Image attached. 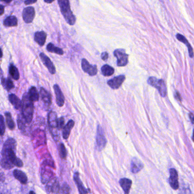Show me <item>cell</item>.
I'll list each match as a JSON object with an SVG mask.
<instances>
[{"label":"cell","instance_id":"1","mask_svg":"<svg viewBox=\"0 0 194 194\" xmlns=\"http://www.w3.org/2000/svg\"><path fill=\"white\" fill-rule=\"evenodd\" d=\"M16 146L15 140L12 138H9L4 143L1 158V165L3 169L9 170L12 169L14 166L18 167L24 166L22 161L17 158L15 154Z\"/></svg>","mask_w":194,"mask_h":194},{"label":"cell","instance_id":"2","mask_svg":"<svg viewBox=\"0 0 194 194\" xmlns=\"http://www.w3.org/2000/svg\"><path fill=\"white\" fill-rule=\"evenodd\" d=\"M22 115L24 116L27 124L32 121L34 114L33 101L31 100L29 94L25 93L22 100Z\"/></svg>","mask_w":194,"mask_h":194},{"label":"cell","instance_id":"3","mask_svg":"<svg viewBox=\"0 0 194 194\" xmlns=\"http://www.w3.org/2000/svg\"><path fill=\"white\" fill-rule=\"evenodd\" d=\"M61 12L67 24L73 25L76 22V17L71 10L69 0H58Z\"/></svg>","mask_w":194,"mask_h":194},{"label":"cell","instance_id":"4","mask_svg":"<svg viewBox=\"0 0 194 194\" xmlns=\"http://www.w3.org/2000/svg\"><path fill=\"white\" fill-rule=\"evenodd\" d=\"M48 124L50 128V132L54 140L57 141V138H58V118L57 115L54 112H50L48 114Z\"/></svg>","mask_w":194,"mask_h":194},{"label":"cell","instance_id":"5","mask_svg":"<svg viewBox=\"0 0 194 194\" xmlns=\"http://www.w3.org/2000/svg\"><path fill=\"white\" fill-rule=\"evenodd\" d=\"M148 83L150 85L157 88L162 97L166 96L167 93V88L165 83L163 80H158L154 77H150L148 80Z\"/></svg>","mask_w":194,"mask_h":194},{"label":"cell","instance_id":"6","mask_svg":"<svg viewBox=\"0 0 194 194\" xmlns=\"http://www.w3.org/2000/svg\"><path fill=\"white\" fill-rule=\"evenodd\" d=\"M113 54L117 58V64L118 67H124L128 63V55L126 54L124 49H117L113 52Z\"/></svg>","mask_w":194,"mask_h":194},{"label":"cell","instance_id":"7","mask_svg":"<svg viewBox=\"0 0 194 194\" xmlns=\"http://www.w3.org/2000/svg\"><path fill=\"white\" fill-rule=\"evenodd\" d=\"M97 148L99 151L102 150L106 146V140L103 128L100 125L97 126L96 135Z\"/></svg>","mask_w":194,"mask_h":194},{"label":"cell","instance_id":"8","mask_svg":"<svg viewBox=\"0 0 194 194\" xmlns=\"http://www.w3.org/2000/svg\"><path fill=\"white\" fill-rule=\"evenodd\" d=\"M35 16V9L32 6L25 8L22 12V17L25 23L30 24L33 21Z\"/></svg>","mask_w":194,"mask_h":194},{"label":"cell","instance_id":"9","mask_svg":"<svg viewBox=\"0 0 194 194\" xmlns=\"http://www.w3.org/2000/svg\"><path fill=\"white\" fill-rule=\"evenodd\" d=\"M82 68L83 71L84 73H87L89 76H94L97 74L96 65H91L88 61L85 59H83L82 60Z\"/></svg>","mask_w":194,"mask_h":194},{"label":"cell","instance_id":"10","mask_svg":"<svg viewBox=\"0 0 194 194\" xmlns=\"http://www.w3.org/2000/svg\"><path fill=\"white\" fill-rule=\"evenodd\" d=\"M40 57L41 61H42L43 63L47 67L50 73L52 75L55 74L56 73V69L51 59L43 52L40 53Z\"/></svg>","mask_w":194,"mask_h":194},{"label":"cell","instance_id":"11","mask_svg":"<svg viewBox=\"0 0 194 194\" xmlns=\"http://www.w3.org/2000/svg\"><path fill=\"white\" fill-rule=\"evenodd\" d=\"M125 79V76L124 75H119L116 76L113 79H110L107 82V84L110 88H112L113 89H118L120 87L123 82H124Z\"/></svg>","mask_w":194,"mask_h":194},{"label":"cell","instance_id":"12","mask_svg":"<svg viewBox=\"0 0 194 194\" xmlns=\"http://www.w3.org/2000/svg\"><path fill=\"white\" fill-rule=\"evenodd\" d=\"M54 89L56 95V101L57 105L60 107L63 106L65 99L62 91H61V88L58 84H55L54 85Z\"/></svg>","mask_w":194,"mask_h":194},{"label":"cell","instance_id":"13","mask_svg":"<svg viewBox=\"0 0 194 194\" xmlns=\"http://www.w3.org/2000/svg\"><path fill=\"white\" fill-rule=\"evenodd\" d=\"M170 179L169 182L171 187L174 190H177L179 188V182H178V175L176 170L171 169L170 170Z\"/></svg>","mask_w":194,"mask_h":194},{"label":"cell","instance_id":"14","mask_svg":"<svg viewBox=\"0 0 194 194\" xmlns=\"http://www.w3.org/2000/svg\"><path fill=\"white\" fill-rule=\"evenodd\" d=\"M50 181L47 182V185L46 186V189L48 193H60V186L57 181L55 180L53 182Z\"/></svg>","mask_w":194,"mask_h":194},{"label":"cell","instance_id":"15","mask_svg":"<svg viewBox=\"0 0 194 194\" xmlns=\"http://www.w3.org/2000/svg\"><path fill=\"white\" fill-rule=\"evenodd\" d=\"M73 180L76 183V186L78 188L79 192L80 194H87L88 193V191L86 190V188L84 187L83 185V183L82 182L81 179L79 177V173L78 172H76L73 175Z\"/></svg>","mask_w":194,"mask_h":194},{"label":"cell","instance_id":"16","mask_svg":"<svg viewBox=\"0 0 194 194\" xmlns=\"http://www.w3.org/2000/svg\"><path fill=\"white\" fill-rule=\"evenodd\" d=\"M13 174L15 179H17L23 185L27 184L28 179H27L26 175L23 171H22L21 170L15 169L13 171Z\"/></svg>","mask_w":194,"mask_h":194},{"label":"cell","instance_id":"17","mask_svg":"<svg viewBox=\"0 0 194 194\" xmlns=\"http://www.w3.org/2000/svg\"><path fill=\"white\" fill-rule=\"evenodd\" d=\"M40 93L42 100L44 102L46 106H50L51 104V96L50 94L43 87L40 88Z\"/></svg>","mask_w":194,"mask_h":194},{"label":"cell","instance_id":"18","mask_svg":"<svg viewBox=\"0 0 194 194\" xmlns=\"http://www.w3.org/2000/svg\"><path fill=\"white\" fill-rule=\"evenodd\" d=\"M47 38V34L45 31H37L34 35V40L39 45L43 46L45 45Z\"/></svg>","mask_w":194,"mask_h":194},{"label":"cell","instance_id":"19","mask_svg":"<svg viewBox=\"0 0 194 194\" xmlns=\"http://www.w3.org/2000/svg\"><path fill=\"white\" fill-rule=\"evenodd\" d=\"M143 167V164L137 158H133L131 162V171L133 173H138Z\"/></svg>","mask_w":194,"mask_h":194},{"label":"cell","instance_id":"20","mask_svg":"<svg viewBox=\"0 0 194 194\" xmlns=\"http://www.w3.org/2000/svg\"><path fill=\"white\" fill-rule=\"evenodd\" d=\"M75 125V122L73 120H70L69 121L67 122L66 126H64L62 132L63 137L65 140H67L70 136L71 131L72 130Z\"/></svg>","mask_w":194,"mask_h":194},{"label":"cell","instance_id":"21","mask_svg":"<svg viewBox=\"0 0 194 194\" xmlns=\"http://www.w3.org/2000/svg\"><path fill=\"white\" fill-rule=\"evenodd\" d=\"M8 98H9V101L12 104L15 109H21L22 103L21 100L19 99V97H17L15 94H9Z\"/></svg>","mask_w":194,"mask_h":194},{"label":"cell","instance_id":"22","mask_svg":"<svg viewBox=\"0 0 194 194\" xmlns=\"http://www.w3.org/2000/svg\"><path fill=\"white\" fill-rule=\"evenodd\" d=\"M3 25L5 27H16L18 25L17 18L13 15L9 16L4 19Z\"/></svg>","mask_w":194,"mask_h":194},{"label":"cell","instance_id":"23","mask_svg":"<svg viewBox=\"0 0 194 194\" xmlns=\"http://www.w3.org/2000/svg\"><path fill=\"white\" fill-rule=\"evenodd\" d=\"M132 182L131 179L127 178H122L120 181V185L125 194H128L131 188Z\"/></svg>","mask_w":194,"mask_h":194},{"label":"cell","instance_id":"24","mask_svg":"<svg viewBox=\"0 0 194 194\" xmlns=\"http://www.w3.org/2000/svg\"><path fill=\"white\" fill-rule=\"evenodd\" d=\"M176 38L178 39V40H179V41L185 43L186 45L187 46V48L188 50V54L189 55L191 58H193L194 57V51H193V49L191 47V45L190 44V43L188 42V40H187V39L186 38L185 36L183 35H182L180 34H178L176 35Z\"/></svg>","mask_w":194,"mask_h":194},{"label":"cell","instance_id":"25","mask_svg":"<svg viewBox=\"0 0 194 194\" xmlns=\"http://www.w3.org/2000/svg\"><path fill=\"white\" fill-rule=\"evenodd\" d=\"M28 94L31 100L33 102H36L39 100L40 94L35 87H31L30 88Z\"/></svg>","mask_w":194,"mask_h":194},{"label":"cell","instance_id":"26","mask_svg":"<svg viewBox=\"0 0 194 194\" xmlns=\"http://www.w3.org/2000/svg\"><path fill=\"white\" fill-rule=\"evenodd\" d=\"M46 49L48 51L52 52V53H54V54L60 55L64 54L63 50L62 49L55 46L51 43H50L47 45Z\"/></svg>","mask_w":194,"mask_h":194},{"label":"cell","instance_id":"27","mask_svg":"<svg viewBox=\"0 0 194 194\" xmlns=\"http://www.w3.org/2000/svg\"><path fill=\"white\" fill-rule=\"evenodd\" d=\"M1 84L3 85V88L6 89L7 91H10L13 88H14V85L13 83L12 80L10 78L5 79L1 76Z\"/></svg>","mask_w":194,"mask_h":194},{"label":"cell","instance_id":"28","mask_svg":"<svg viewBox=\"0 0 194 194\" xmlns=\"http://www.w3.org/2000/svg\"><path fill=\"white\" fill-rule=\"evenodd\" d=\"M101 70L102 74L105 76H112L115 73V69L108 64L104 65L103 66L101 67Z\"/></svg>","mask_w":194,"mask_h":194},{"label":"cell","instance_id":"29","mask_svg":"<svg viewBox=\"0 0 194 194\" xmlns=\"http://www.w3.org/2000/svg\"><path fill=\"white\" fill-rule=\"evenodd\" d=\"M9 73L10 76H12L13 79H14L15 80H18L19 79V73L18 71L17 68L14 66L13 64H11L9 66Z\"/></svg>","mask_w":194,"mask_h":194},{"label":"cell","instance_id":"30","mask_svg":"<svg viewBox=\"0 0 194 194\" xmlns=\"http://www.w3.org/2000/svg\"><path fill=\"white\" fill-rule=\"evenodd\" d=\"M5 116L8 127H9V129L10 130H14L15 129V124L13 120L11 113L10 112H6L5 113Z\"/></svg>","mask_w":194,"mask_h":194},{"label":"cell","instance_id":"31","mask_svg":"<svg viewBox=\"0 0 194 194\" xmlns=\"http://www.w3.org/2000/svg\"><path fill=\"white\" fill-rule=\"evenodd\" d=\"M17 123H18L19 129L22 131H24L26 129V124L27 123L22 115H19L18 116Z\"/></svg>","mask_w":194,"mask_h":194},{"label":"cell","instance_id":"32","mask_svg":"<svg viewBox=\"0 0 194 194\" xmlns=\"http://www.w3.org/2000/svg\"><path fill=\"white\" fill-rule=\"evenodd\" d=\"M51 175L52 173L51 171H50L49 170L42 171V174H41V178H42V182L43 183H46L49 182L51 180Z\"/></svg>","mask_w":194,"mask_h":194},{"label":"cell","instance_id":"33","mask_svg":"<svg viewBox=\"0 0 194 194\" xmlns=\"http://www.w3.org/2000/svg\"><path fill=\"white\" fill-rule=\"evenodd\" d=\"M59 155H60L62 159H66L67 154V150H66V148L65 146L62 143H61L60 146H59Z\"/></svg>","mask_w":194,"mask_h":194},{"label":"cell","instance_id":"34","mask_svg":"<svg viewBox=\"0 0 194 194\" xmlns=\"http://www.w3.org/2000/svg\"><path fill=\"white\" fill-rule=\"evenodd\" d=\"M1 121H0V135L1 136H3V134L5 132V125L4 121V118L3 116L1 115Z\"/></svg>","mask_w":194,"mask_h":194},{"label":"cell","instance_id":"35","mask_svg":"<svg viewBox=\"0 0 194 194\" xmlns=\"http://www.w3.org/2000/svg\"><path fill=\"white\" fill-rule=\"evenodd\" d=\"M70 191H71V188H70V186L67 185L66 183H65L61 188V193L68 194V193H70Z\"/></svg>","mask_w":194,"mask_h":194},{"label":"cell","instance_id":"36","mask_svg":"<svg viewBox=\"0 0 194 194\" xmlns=\"http://www.w3.org/2000/svg\"><path fill=\"white\" fill-rule=\"evenodd\" d=\"M64 127V118L63 117H61L58 118V129L59 130L63 129Z\"/></svg>","mask_w":194,"mask_h":194},{"label":"cell","instance_id":"37","mask_svg":"<svg viewBox=\"0 0 194 194\" xmlns=\"http://www.w3.org/2000/svg\"><path fill=\"white\" fill-rule=\"evenodd\" d=\"M101 58L103 61H107V59L109 58V55H108L107 52H103L101 54Z\"/></svg>","mask_w":194,"mask_h":194},{"label":"cell","instance_id":"38","mask_svg":"<svg viewBox=\"0 0 194 194\" xmlns=\"http://www.w3.org/2000/svg\"><path fill=\"white\" fill-rule=\"evenodd\" d=\"M37 0H25L24 1V4L26 5H31V4H34V3H36Z\"/></svg>","mask_w":194,"mask_h":194},{"label":"cell","instance_id":"39","mask_svg":"<svg viewBox=\"0 0 194 194\" xmlns=\"http://www.w3.org/2000/svg\"><path fill=\"white\" fill-rule=\"evenodd\" d=\"M1 15H3V12H4V9H5V6H3V5H1Z\"/></svg>","mask_w":194,"mask_h":194},{"label":"cell","instance_id":"40","mask_svg":"<svg viewBox=\"0 0 194 194\" xmlns=\"http://www.w3.org/2000/svg\"><path fill=\"white\" fill-rule=\"evenodd\" d=\"M190 118H191V121L193 123L194 122V116L192 114V113H190Z\"/></svg>","mask_w":194,"mask_h":194},{"label":"cell","instance_id":"41","mask_svg":"<svg viewBox=\"0 0 194 194\" xmlns=\"http://www.w3.org/2000/svg\"><path fill=\"white\" fill-rule=\"evenodd\" d=\"M45 2L47 3H53L54 1L55 0H44Z\"/></svg>","mask_w":194,"mask_h":194},{"label":"cell","instance_id":"42","mask_svg":"<svg viewBox=\"0 0 194 194\" xmlns=\"http://www.w3.org/2000/svg\"><path fill=\"white\" fill-rule=\"evenodd\" d=\"M2 1H3L4 3H10L13 0H1Z\"/></svg>","mask_w":194,"mask_h":194},{"label":"cell","instance_id":"43","mask_svg":"<svg viewBox=\"0 0 194 194\" xmlns=\"http://www.w3.org/2000/svg\"><path fill=\"white\" fill-rule=\"evenodd\" d=\"M192 140L194 141V132H193V135H192Z\"/></svg>","mask_w":194,"mask_h":194},{"label":"cell","instance_id":"44","mask_svg":"<svg viewBox=\"0 0 194 194\" xmlns=\"http://www.w3.org/2000/svg\"><path fill=\"white\" fill-rule=\"evenodd\" d=\"M29 194H35L34 191H30V192H29Z\"/></svg>","mask_w":194,"mask_h":194}]
</instances>
